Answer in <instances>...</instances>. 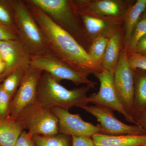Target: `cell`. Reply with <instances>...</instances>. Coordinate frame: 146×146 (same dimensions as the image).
Returning <instances> with one entry per match:
<instances>
[{
  "instance_id": "obj_1",
  "label": "cell",
  "mask_w": 146,
  "mask_h": 146,
  "mask_svg": "<svg viewBox=\"0 0 146 146\" xmlns=\"http://www.w3.org/2000/svg\"><path fill=\"white\" fill-rule=\"evenodd\" d=\"M25 1L56 56L86 77L102 70L70 34L55 23L31 0Z\"/></svg>"
},
{
  "instance_id": "obj_2",
  "label": "cell",
  "mask_w": 146,
  "mask_h": 146,
  "mask_svg": "<svg viewBox=\"0 0 146 146\" xmlns=\"http://www.w3.org/2000/svg\"><path fill=\"white\" fill-rule=\"evenodd\" d=\"M91 86H83L69 90L48 73L43 72L37 88L36 102L46 108L69 110L74 107L82 108L88 104V91Z\"/></svg>"
},
{
  "instance_id": "obj_3",
  "label": "cell",
  "mask_w": 146,
  "mask_h": 146,
  "mask_svg": "<svg viewBox=\"0 0 146 146\" xmlns=\"http://www.w3.org/2000/svg\"><path fill=\"white\" fill-rule=\"evenodd\" d=\"M8 1L14 13L18 40L31 57L52 52L25 1Z\"/></svg>"
},
{
  "instance_id": "obj_4",
  "label": "cell",
  "mask_w": 146,
  "mask_h": 146,
  "mask_svg": "<svg viewBox=\"0 0 146 146\" xmlns=\"http://www.w3.org/2000/svg\"><path fill=\"white\" fill-rule=\"evenodd\" d=\"M58 26L70 34L86 51L89 44L73 0H31Z\"/></svg>"
},
{
  "instance_id": "obj_5",
  "label": "cell",
  "mask_w": 146,
  "mask_h": 146,
  "mask_svg": "<svg viewBox=\"0 0 146 146\" xmlns=\"http://www.w3.org/2000/svg\"><path fill=\"white\" fill-rule=\"evenodd\" d=\"M32 136H51L59 133L58 120L51 110L36 102L24 108L16 119Z\"/></svg>"
},
{
  "instance_id": "obj_6",
  "label": "cell",
  "mask_w": 146,
  "mask_h": 146,
  "mask_svg": "<svg viewBox=\"0 0 146 146\" xmlns=\"http://www.w3.org/2000/svg\"><path fill=\"white\" fill-rule=\"evenodd\" d=\"M30 65L48 73L59 82L61 80H70L77 86L84 84L92 88L97 84L96 82L76 71L52 52L31 57Z\"/></svg>"
},
{
  "instance_id": "obj_7",
  "label": "cell",
  "mask_w": 146,
  "mask_h": 146,
  "mask_svg": "<svg viewBox=\"0 0 146 146\" xmlns=\"http://www.w3.org/2000/svg\"><path fill=\"white\" fill-rule=\"evenodd\" d=\"M94 76L100 82L99 91L88 97V103L104 106L118 111L124 116L128 122L136 125L134 120L123 107L115 89L114 73L104 69L94 73Z\"/></svg>"
},
{
  "instance_id": "obj_8",
  "label": "cell",
  "mask_w": 146,
  "mask_h": 146,
  "mask_svg": "<svg viewBox=\"0 0 146 146\" xmlns=\"http://www.w3.org/2000/svg\"><path fill=\"white\" fill-rule=\"evenodd\" d=\"M82 109L96 118L101 128L100 134L111 136L146 135L139 126L128 125L118 119L114 115L113 110L109 108L99 105H87Z\"/></svg>"
},
{
  "instance_id": "obj_9",
  "label": "cell",
  "mask_w": 146,
  "mask_h": 146,
  "mask_svg": "<svg viewBox=\"0 0 146 146\" xmlns=\"http://www.w3.org/2000/svg\"><path fill=\"white\" fill-rule=\"evenodd\" d=\"M114 80L115 89L120 101L125 111L132 117L134 93V75L133 70L129 63L127 51L123 47L114 72Z\"/></svg>"
},
{
  "instance_id": "obj_10",
  "label": "cell",
  "mask_w": 146,
  "mask_h": 146,
  "mask_svg": "<svg viewBox=\"0 0 146 146\" xmlns=\"http://www.w3.org/2000/svg\"><path fill=\"white\" fill-rule=\"evenodd\" d=\"M43 71L30 65L22 82L11 102L9 117L16 120L27 106L35 103L37 98L38 83Z\"/></svg>"
},
{
  "instance_id": "obj_11",
  "label": "cell",
  "mask_w": 146,
  "mask_h": 146,
  "mask_svg": "<svg viewBox=\"0 0 146 146\" xmlns=\"http://www.w3.org/2000/svg\"><path fill=\"white\" fill-rule=\"evenodd\" d=\"M76 9L89 46L92 41L98 37L106 36L110 38L123 28L122 18L98 16Z\"/></svg>"
},
{
  "instance_id": "obj_12",
  "label": "cell",
  "mask_w": 146,
  "mask_h": 146,
  "mask_svg": "<svg viewBox=\"0 0 146 146\" xmlns=\"http://www.w3.org/2000/svg\"><path fill=\"white\" fill-rule=\"evenodd\" d=\"M58 120V131L71 136L92 138L100 133V124L95 125L82 119L79 114H73L68 110L60 108L51 109Z\"/></svg>"
},
{
  "instance_id": "obj_13",
  "label": "cell",
  "mask_w": 146,
  "mask_h": 146,
  "mask_svg": "<svg viewBox=\"0 0 146 146\" xmlns=\"http://www.w3.org/2000/svg\"><path fill=\"white\" fill-rule=\"evenodd\" d=\"M76 8L95 15L122 18L133 1L124 0H73Z\"/></svg>"
},
{
  "instance_id": "obj_14",
  "label": "cell",
  "mask_w": 146,
  "mask_h": 146,
  "mask_svg": "<svg viewBox=\"0 0 146 146\" xmlns=\"http://www.w3.org/2000/svg\"><path fill=\"white\" fill-rule=\"evenodd\" d=\"M0 58L6 65V78L20 66L30 65L31 58L18 40L0 41Z\"/></svg>"
},
{
  "instance_id": "obj_15",
  "label": "cell",
  "mask_w": 146,
  "mask_h": 146,
  "mask_svg": "<svg viewBox=\"0 0 146 146\" xmlns=\"http://www.w3.org/2000/svg\"><path fill=\"white\" fill-rule=\"evenodd\" d=\"M124 34L123 28L110 38L102 63L103 69L114 73L123 47Z\"/></svg>"
},
{
  "instance_id": "obj_16",
  "label": "cell",
  "mask_w": 146,
  "mask_h": 146,
  "mask_svg": "<svg viewBox=\"0 0 146 146\" xmlns=\"http://www.w3.org/2000/svg\"><path fill=\"white\" fill-rule=\"evenodd\" d=\"M96 146H140L146 145V135H111L95 134L92 137Z\"/></svg>"
},
{
  "instance_id": "obj_17",
  "label": "cell",
  "mask_w": 146,
  "mask_h": 146,
  "mask_svg": "<svg viewBox=\"0 0 146 146\" xmlns=\"http://www.w3.org/2000/svg\"><path fill=\"white\" fill-rule=\"evenodd\" d=\"M146 7V0H138L129 6L122 17L123 23V48L126 49L131 33L143 13Z\"/></svg>"
},
{
  "instance_id": "obj_18",
  "label": "cell",
  "mask_w": 146,
  "mask_h": 146,
  "mask_svg": "<svg viewBox=\"0 0 146 146\" xmlns=\"http://www.w3.org/2000/svg\"><path fill=\"white\" fill-rule=\"evenodd\" d=\"M134 80V93L132 117L146 112V70H133Z\"/></svg>"
},
{
  "instance_id": "obj_19",
  "label": "cell",
  "mask_w": 146,
  "mask_h": 146,
  "mask_svg": "<svg viewBox=\"0 0 146 146\" xmlns=\"http://www.w3.org/2000/svg\"><path fill=\"white\" fill-rule=\"evenodd\" d=\"M24 129L10 117L0 119V146H15Z\"/></svg>"
},
{
  "instance_id": "obj_20",
  "label": "cell",
  "mask_w": 146,
  "mask_h": 146,
  "mask_svg": "<svg viewBox=\"0 0 146 146\" xmlns=\"http://www.w3.org/2000/svg\"><path fill=\"white\" fill-rule=\"evenodd\" d=\"M30 65H23L16 68L5 78L1 85L5 91L12 98L23 80Z\"/></svg>"
},
{
  "instance_id": "obj_21",
  "label": "cell",
  "mask_w": 146,
  "mask_h": 146,
  "mask_svg": "<svg viewBox=\"0 0 146 146\" xmlns=\"http://www.w3.org/2000/svg\"><path fill=\"white\" fill-rule=\"evenodd\" d=\"M35 146H72V137L58 133L51 136H33Z\"/></svg>"
},
{
  "instance_id": "obj_22",
  "label": "cell",
  "mask_w": 146,
  "mask_h": 146,
  "mask_svg": "<svg viewBox=\"0 0 146 146\" xmlns=\"http://www.w3.org/2000/svg\"><path fill=\"white\" fill-rule=\"evenodd\" d=\"M110 38L100 36L90 43L87 52L95 63L102 68V63Z\"/></svg>"
},
{
  "instance_id": "obj_23",
  "label": "cell",
  "mask_w": 146,
  "mask_h": 146,
  "mask_svg": "<svg viewBox=\"0 0 146 146\" xmlns=\"http://www.w3.org/2000/svg\"><path fill=\"white\" fill-rule=\"evenodd\" d=\"M0 23L17 34L14 13L8 0H0Z\"/></svg>"
},
{
  "instance_id": "obj_24",
  "label": "cell",
  "mask_w": 146,
  "mask_h": 146,
  "mask_svg": "<svg viewBox=\"0 0 146 146\" xmlns=\"http://www.w3.org/2000/svg\"><path fill=\"white\" fill-rule=\"evenodd\" d=\"M146 34V19H140L133 29L127 48V54L130 53L138 42Z\"/></svg>"
},
{
  "instance_id": "obj_25",
  "label": "cell",
  "mask_w": 146,
  "mask_h": 146,
  "mask_svg": "<svg viewBox=\"0 0 146 146\" xmlns=\"http://www.w3.org/2000/svg\"><path fill=\"white\" fill-rule=\"evenodd\" d=\"M12 99L0 84V119L9 117V108Z\"/></svg>"
},
{
  "instance_id": "obj_26",
  "label": "cell",
  "mask_w": 146,
  "mask_h": 146,
  "mask_svg": "<svg viewBox=\"0 0 146 146\" xmlns=\"http://www.w3.org/2000/svg\"><path fill=\"white\" fill-rule=\"evenodd\" d=\"M128 59L129 66L132 70H146V56L130 53L128 54Z\"/></svg>"
},
{
  "instance_id": "obj_27",
  "label": "cell",
  "mask_w": 146,
  "mask_h": 146,
  "mask_svg": "<svg viewBox=\"0 0 146 146\" xmlns=\"http://www.w3.org/2000/svg\"><path fill=\"white\" fill-rule=\"evenodd\" d=\"M18 39L16 32L0 23V41Z\"/></svg>"
},
{
  "instance_id": "obj_28",
  "label": "cell",
  "mask_w": 146,
  "mask_h": 146,
  "mask_svg": "<svg viewBox=\"0 0 146 146\" xmlns=\"http://www.w3.org/2000/svg\"><path fill=\"white\" fill-rule=\"evenodd\" d=\"M15 146H35V145L31 134L23 131L17 139Z\"/></svg>"
},
{
  "instance_id": "obj_29",
  "label": "cell",
  "mask_w": 146,
  "mask_h": 146,
  "mask_svg": "<svg viewBox=\"0 0 146 146\" xmlns=\"http://www.w3.org/2000/svg\"><path fill=\"white\" fill-rule=\"evenodd\" d=\"M72 146H96L92 138L72 136Z\"/></svg>"
},
{
  "instance_id": "obj_30",
  "label": "cell",
  "mask_w": 146,
  "mask_h": 146,
  "mask_svg": "<svg viewBox=\"0 0 146 146\" xmlns=\"http://www.w3.org/2000/svg\"><path fill=\"white\" fill-rule=\"evenodd\" d=\"M130 53L146 56V34L139 40L136 47Z\"/></svg>"
},
{
  "instance_id": "obj_31",
  "label": "cell",
  "mask_w": 146,
  "mask_h": 146,
  "mask_svg": "<svg viewBox=\"0 0 146 146\" xmlns=\"http://www.w3.org/2000/svg\"><path fill=\"white\" fill-rule=\"evenodd\" d=\"M136 125L142 128L146 133V112H142L133 117Z\"/></svg>"
},
{
  "instance_id": "obj_32",
  "label": "cell",
  "mask_w": 146,
  "mask_h": 146,
  "mask_svg": "<svg viewBox=\"0 0 146 146\" xmlns=\"http://www.w3.org/2000/svg\"><path fill=\"white\" fill-rule=\"evenodd\" d=\"M6 65L3 60L0 58V79L3 81L6 78Z\"/></svg>"
},
{
  "instance_id": "obj_33",
  "label": "cell",
  "mask_w": 146,
  "mask_h": 146,
  "mask_svg": "<svg viewBox=\"0 0 146 146\" xmlns=\"http://www.w3.org/2000/svg\"><path fill=\"white\" fill-rule=\"evenodd\" d=\"M140 19H146V7L145 9L144 10L143 13L141 15Z\"/></svg>"
},
{
  "instance_id": "obj_34",
  "label": "cell",
  "mask_w": 146,
  "mask_h": 146,
  "mask_svg": "<svg viewBox=\"0 0 146 146\" xmlns=\"http://www.w3.org/2000/svg\"><path fill=\"white\" fill-rule=\"evenodd\" d=\"M3 82V80H2L1 79H0V84H1L2 83V82Z\"/></svg>"
},
{
  "instance_id": "obj_35",
  "label": "cell",
  "mask_w": 146,
  "mask_h": 146,
  "mask_svg": "<svg viewBox=\"0 0 146 146\" xmlns=\"http://www.w3.org/2000/svg\"><path fill=\"white\" fill-rule=\"evenodd\" d=\"M146 146V145H143V146Z\"/></svg>"
}]
</instances>
